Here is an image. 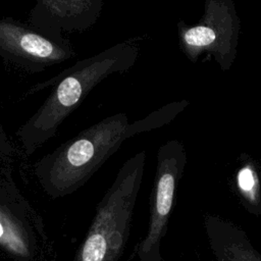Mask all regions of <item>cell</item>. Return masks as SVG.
I'll return each mask as SVG.
<instances>
[{"instance_id": "obj_1", "label": "cell", "mask_w": 261, "mask_h": 261, "mask_svg": "<svg viewBox=\"0 0 261 261\" xmlns=\"http://www.w3.org/2000/svg\"><path fill=\"white\" fill-rule=\"evenodd\" d=\"M137 56V46L127 40L75 62L47 82L34 85L25 95L48 87L53 89L39 109L15 132L24 154L33 155L53 138L61 123L98 84L113 73L129 70Z\"/></svg>"}, {"instance_id": "obj_2", "label": "cell", "mask_w": 261, "mask_h": 261, "mask_svg": "<svg viewBox=\"0 0 261 261\" xmlns=\"http://www.w3.org/2000/svg\"><path fill=\"white\" fill-rule=\"evenodd\" d=\"M146 126L147 119L130 123L124 112L105 117L40 158L34 165V175L49 198L70 196L118 151L125 140Z\"/></svg>"}, {"instance_id": "obj_3", "label": "cell", "mask_w": 261, "mask_h": 261, "mask_svg": "<svg viewBox=\"0 0 261 261\" xmlns=\"http://www.w3.org/2000/svg\"><path fill=\"white\" fill-rule=\"evenodd\" d=\"M145 152L129 157L98 203L73 261H118L126 247L141 189Z\"/></svg>"}, {"instance_id": "obj_4", "label": "cell", "mask_w": 261, "mask_h": 261, "mask_svg": "<svg viewBox=\"0 0 261 261\" xmlns=\"http://www.w3.org/2000/svg\"><path fill=\"white\" fill-rule=\"evenodd\" d=\"M0 250L12 261H53L54 256L43 217L10 172L0 177Z\"/></svg>"}, {"instance_id": "obj_5", "label": "cell", "mask_w": 261, "mask_h": 261, "mask_svg": "<svg viewBox=\"0 0 261 261\" xmlns=\"http://www.w3.org/2000/svg\"><path fill=\"white\" fill-rule=\"evenodd\" d=\"M75 55L68 40L56 41L30 24L0 18V57L31 72L62 63Z\"/></svg>"}, {"instance_id": "obj_6", "label": "cell", "mask_w": 261, "mask_h": 261, "mask_svg": "<svg viewBox=\"0 0 261 261\" xmlns=\"http://www.w3.org/2000/svg\"><path fill=\"white\" fill-rule=\"evenodd\" d=\"M178 178L179 164L176 158L162 150L150 198L147 232L136 245L130 258L136 257L138 261H163L161 245L174 204Z\"/></svg>"}, {"instance_id": "obj_7", "label": "cell", "mask_w": 261, "mask_h": 261, "mask_svg": "<svg viewBox=\"0 0 261 261\" xmlns=\"http://www.w3.org/2000/svg\"><path fill=\"white\" fill-rule=\"evenodd\" d=\"M104 0H36L28 22L42 34L64 42V33L84 32L101 15Z\"/></svg>"}, {"instance_id": "obj_8", "label": "cell", "mask_w": 261, "mask_h": 261, "mask_svg": "<svg viewBox=\"0 0 261 261\" xmlns=\"http://www.w3.org/2000/svg\"><path fill=\"white\" fill-rule=\"evenodd\" d=\"M209 248L216 261H261V253L246 232L229 220L206 215L203 220Z\"/></svg>"}, {"instance_id": "obj_9", "label": "cell", "mask_w": 261, "mask_h": 261, "mask_svg": "<svg viewBox=\"0 0 261 261\" xmlns=\"http://www.w3.org/2000/svg\"><path fill=\"white\" fill-rule=\"evenodd\" d=\"M185 41L191 46H207L215 40V33L207 27H196L186 32Z\"/></svg>"}, {"instance_id": "obj_10", "label": "cell", "mask_w": 261, "mask_h": 261, "mask_svg": "<svg viewBox=\"0 0 261 261\" xmlns=\"http://www.w3.org/2000/svg\"><path fill=\"white\" fill-rule=\"evenodd\" d=\"M239 181L243 190H250L253 187V184H254L253 174L249 168H245L240 172Z\"/></svg>"}, {"instance_id": "obj_11", "label": "cell", "mask_w": 261, "mask_h": 261, "mask_svg": "<svg viewBox=\"0 0 261 261\" xmlns=\"http://www.w3.org/2000/svg\"><path fill=\"white\" fill-rule=\"evenodd\" d=\"M0 155L4 157H10L13 155V148L10 146L3 130L0 132Z\"/></svg>"}]
</instances>
